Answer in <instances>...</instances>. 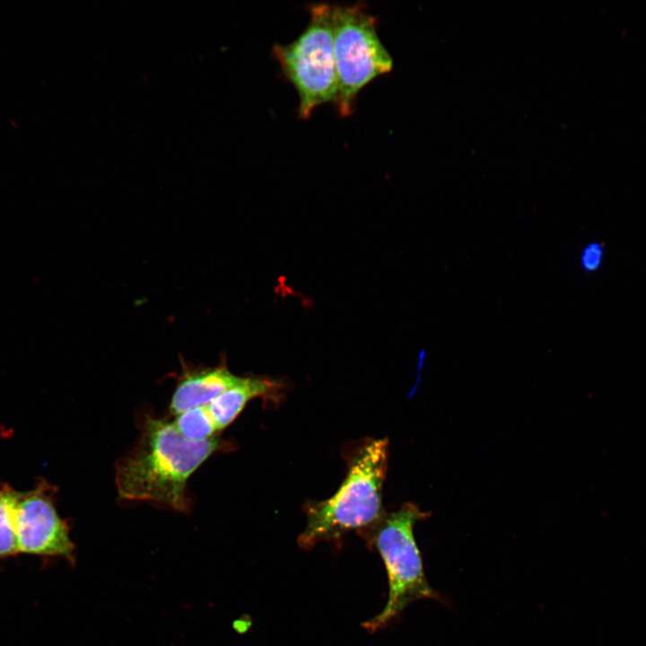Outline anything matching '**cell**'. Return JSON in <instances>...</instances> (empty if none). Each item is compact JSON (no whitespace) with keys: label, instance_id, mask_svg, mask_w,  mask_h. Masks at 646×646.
Instances as JSON below:
<instances>
[{"label":"cell","instance_id":"6","mask_svg":"<svg viewBox=\"0 0 646 646\" xmlns=\"http://www.w3.org/2000/svg\"><path fill=\"white\" fill-rule=\"evenodd\" d=\"M57 487L44 478L17 492L14 526L18 554L64 558L74 563L69 526L56 508Z\"/></svg>","mask_w":646,"mask_h":646},{"label":"cell","instance_id":"1","mask_svg":"<svg viewBox=\"0 0 646 646\" xmlns=\"http://www.w3.org/2000/svg\"><path fill=\"white\" fill-rule=\"evenodd\" d=\"M139 428L135 445L116 463L118 497L188 512L189 476L226 445L217 436L205 441L188 439L173 422L149 414L141 417Z\"/></svg>","mask_w":646,"mask_h":646},{"label":"cell","instance_id":"2","mask_svg":"<svg viewBox=\"0 0 646 646\" xmlns=\"http://www.w3.org/2000/svg\"><path fill=\"white\" fill-rule=\"evenodd\" d=\"M387 439H365L354 447L347 458V474L327 500L309 502L307 525L298 538L299 546L310 549L321 541L339 539L345 533L364 531L385 514L382 488L388 468Z\"/></svg>","mask_w":646,"mask_h":646},{"label":"cell","instance_id":"11","mask_svg":"<svg viewBox=\"0 0 646 646\" xmlns=\"http://www.w3.org/2000/svg\"><path fill=\"white\" fill-rule=\"evenodd\" d=\"M604 255L605 250L602 244L590 242L587 244L581 252L580 265L587 273L595 272L601 266Z\"/></svg>","mask_w":646,"mask_h":646},{"label":"cell","instance_id":"7","mask_svg":"<svg viewBox=\"0 0 646 646\" xmlns=\"http://www.w3.org/2000/svg\"><path fill=\"white\" fill-rule=\"evenodd\" d=\"M241 380L223 362L215 367H191L182 363V371L170 403V413L176 416L192 407L207 405Z\"/></svg>","mask_w":646,"mask_h":646},{"label":"cell","instance_id":"3","mask_svg":"<svg viewBox=\"0 0 646 646\" xmlns=\"http://www.w3.org/2000/svg\"><path fill=\"white\" fill-rule=\"evenodd\" d=\"M428 515L415 504L405 503L361 532L380 554L388 578V601L381 612L362 624L367 631L385 627L414 601L437 598L426 580L413 533L414 525Z\"/></svg>","mask_w":646,"mask_h":646},{"label":"cell","instance_id":"5","mask_svg":"<svg viewBox=\"0 0 646 646\" xmlns=\"http://www.w3.org/2000/svg\"><path fill=\"white\" fill-rule=\"evenodd\" d=\"M334 55L341 117L353 114L358 93L377 77L389 73L393 59L377 31V20L363 2L334 5Z\"/></svg>","mask_w":646,"mask_h":646},{"label":"cell","instance_id":"8","mask_svg":"<svg viewBox=\"0 0 646 646\" xmlns=\"http://www.w3.org/2000/svg\"><path fill=\"white\" fill-rule=\"evenodd\" d=\"M279 388L273 380L259 378H242L241 381L207 404L217 432L231 424L255 397L272 398Z\"/></svg>","mask_w":646,"mask_h":646},{"label":"cell","instance_id":"9","mask_svg":"<svg viewBox=\"0 0 646 646\" xmlns=\"http://www.w3.org/2000/svg\"><path fill=\"white\" fill-rule=\"evenodd\" d=\"M17 490L0 484V561L18 554L14 526Z\"/></svg>","mask_w":646,"mask_h":646},{"label":"cell","instance_id":"4","mask_svg":"<svg viewBox=\"0 0 646 646\" xmlns=\"http://www.w3.org/2000/svg\"><path fill=\"white\" fill-rule=\"evenodd\" d=\"M334 5L309 6L304 31L288 44H275L273 56L299 97L298 115L308 119L319 106L336 104L338 86L334 55Z\"/></svg>","mask_w":646,"mask_h":646},{"label":"cell","instance_id":"10","mask_svg":"<svg viewBox=\"0 0 646 646\" xmlns=\"http://www.w3.org/2000/svg\"><path fill=\"white\" fill-rule=\"evenodd\" d=\"M173 423L184 437L194 441L212 439L217 432L207 405L192 407L176 415Z\"/></svg>","mask_w":646,"mask_h":646}]
</instances>
